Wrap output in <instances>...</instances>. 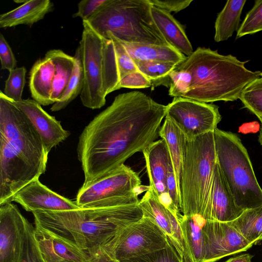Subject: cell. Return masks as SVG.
Returning <instances> with one entry per match:
<instances>
[{
  "mask_svg": "<svg viewBox=\"0 0 262 262\" xmlns=\"http://www.w3.org/2000/svg\"><path fill=\"white\" fill-rule=\"evenodd\" d=\"M166 112V105L139 91L116 96L79 137L77 151L83 184L111 172L155 142Z\"/></svg>",
  "mask_w": 262,
  "mask_h": 262,
  "instance_id": "6da1fadb",
  "label": "cell"
},
{
  "mask_svg": "<svg viewBox=\"0 0 262 262\" xmlns=\"http://www.w3.org/2000/svg\"><path fill=\"white\" fill-rule=\"evenodd\" d=\"M49 153L26 115L0 92V205L46 170Z\"/></svg>",
  "mask_w": 262,
  "mask_h": 262,
  "instance_id": "7a4b0ae2",
  "label": "cell"
},
{
  "mask_svg": "<svg viewBox=\"0 0 262 262\" xmlns=\"http://www.w3.org/2000/svg\"><path fill=\"white\" fill-rule=\"evenodd\" d=\"M35 227L87 253H98L120 231L143 217L139 203L32 212Z\"/></svg>",
  "mask_w": 262,
  "mask_h": 262,
  "instance_id": "3957f363",
  "label": "cell"
},
{
  "mask_svg": "<svg viewBox=\"0 0 262 262\" xmlns=\"http://www.w3.org/2000/svg\"><path fill=\"white\" fill-rule=\"evenodd\" d=\"M232 55L199 47L178 67L188 71L191 82L183 98L207 103L233 101L244 89L261 76L260 71L247 69L245 64Z\"/></svg>",
  "mask_w": 262,
  "mask_h": 262,
  "instance_id": "277c9868",
  "label": "cell"
},
{
  "mask_svg": "<svg viewBox=\"0 0 262 262\" xmlns=\"http://www.w3.org/2000/svg\"><path fill=\"white\" fill-rule=\"evenodd\" d=\"M79 48L83 72L80 95L83 106L100 108L110 93L119 90L120 81L115 47L112 40L97 33L85 20Z\"/></svg>",
  "mask_w": 262,
  "mask_h": 262,
  "instance_id": "5b68a950",
  "label": "cell"
},
{
  "mask_svg": "<svg viewBox=\"0 0 262 262\" xmlns=\"http://www.w3.org/2000/svg\"><path fill=\"white\" fill-rule=\"evenodd\" d=\"M148 0H108L86 21L99 35L122 42L170 46L156 25Z\"/></svg>",
  "mask_w": 262,
  "mask_h": 262,
  "instance_id": "8992f818",
  "label": "cell"
},
{
  "mask_svg": "<svg viewBox=\"0 0 262 262\" xmlns=\"http://www.w3.org/2000/svg\"><path fill=\"white\" fill-rule=\"evenodd\" d=\"M216 156L213 132L187 141L181 178V212L210 220L208 208Z\"/></svg>",
  "mask_w": 262,
  "mask_h": 262,
  "instance_id": "52a82bcc",
  "label": "cell"
},
{
  "mask_svg": "<svg viewBox=\"0 0 262 262\" xmlns=\"http://www.w3.org/2000/svg\"><path fill=\"white\" fill-rule=\"evenodd\" d=\"M213 134L216 162L236 204L243 210L262 205V189L241 140L236 134L218 128Z\"/></svg>",
  "mask_w": 262,
  "mask_h": 262,
  "instance_id": "ba28073f",
  "label": "cell"
},
{
  "mask_svg": "<svg viewBox=\"0 0 262 262\" xmlns=\"http://www.w3.org/2000/svg\"><path fill=\"white\" fill-rule=\"evenodd\" d=\"M148 188L141 185L137 173L123 164L98 179L83 184L75 202L82 208L137 204L140 201L138 195Z\"/></svg>",
  "mask_w": 262,
  "mask_h": 262,
  "instance_id": "9c48e42d",
  "label": "cell"
},
{
  "mask_svg": "<svg viewBox=\"0 0 262 262\" xmlns=\"http://www.w3.org/2000/svg\"><path fill=\"white\" fill-rule=\"evenodd\" d=\"M169 243L164 231L143 216L120 231L102 249L115 261L122 262L164 248Z\"/></svg>",
  "mask_w": 262,
  "mask_h": 262,
  "instance_id": "30bf717a",
  "label": "cell"
},
{
  "mask_svg": "<svg viewBox=\"0 0 262 262\" xmlns=\"http://www.w3.org/2000/svg\"><path fill=\"white\" fill-rule=\"evenodd\" d=\"M166 116L175 123L188 141L214 132L222 118L217 105L181 97H174L166 105Z\"/></svg>",
  "mask_w": 262,
  "mask_h": 262,
  "instance_id": "8fae6325",
  "label": "cell"
},
{
  "mask_svg": "<svg viewBox=\"0 0 262 262\" xmlns=\"http://www.w3.org/2000/svg\"><path fill=\"white\" fill-rule=\"evenodd\" d=\"M203 232L205 262H215L224 257L246 251L253 246L228 222L207 220Z\"/></svg>",
  "mask_w": 262,
  "mask_h": 262,
  "instance_id": "7c38bea8",
  "label": "cell"
},
{
  "mask_svg": "<svg viewBox=\"0 0 262 262\" xmlns=\"http://www.w3.org/2000/svg\"><path fill=\"white\" fill-rule=\"evenodd\" d=\"M149 181V186L158 196L161 202L178 220L181 215L169 198L167 190V180L172 165L167 144L161 139L152 143L143 151Z\"/></svg>",
  "mask_w": 262,
  "mask_h": 262,
  "instance_id": "4fadbf2b",
  "label": "cell"
},
{
  "mask_svg": "<svg viewBox=\"0 0 262 262\" xmlns=\"http://www.w3.org/2000/svg\"><path fill=\"white\" fill-rule=\"evenodd\" d=\"M0 206V262H18L23 249L27 219L11 202Z\"/></svg>",
  "mask_w": 262,
  "mask_h": 262,
  "instance_id": "5bb4252c",
  "label": "cell"
},
{
  "mask_svg": "<svg viewBox=\"0 0 262 262\" xmlns=\"http://www.w3.org/2000/svg\"><path fill=\"white\" fill-rule=\"evenodd\" d=\"M139 205L143 216L155 223L166 234L183 259L185 243L180 223L177 217L161 202L158 196L149 186Z\"/></svg>",
  "mask_w": 262,
  "mask_h": 262,
  "instance_id": "9a60e30c",
  "label": "cell"
},
{
  "mask_svg": "<svg viewBox=\"0 0 262 262\" xmlns=\"http://www.w3.org/2000/svg\"><path fill=\"white\" fill-rule=\"evenodd\" d=\"M19 204L27 211H61L80 208L76 202L61 196L43 185L39 179L34 180L19 190L12 202Z\"/></svg>",
  "mask_w": 262,
  "mask_h": 262,
  "instance_id": "2e32d148",
  "label": "cell"
},
{
  "mask_svg": "<svg viewBox=\"0 0 262 262\" xmlns=\"http://www.w3.org/2000/svg\"><path fill=\"white\" fill-rule=\"evenodd\" d=\"M12 102L31 122L39 135L48 153L70 135V132L62 127L60 121L49 115L34 99H22L20 101Z\"/></svg>",
  "mask_w": 262,
  "mask_h": 262,
  "instance_id": "e0dca14e",
  "label": "cell"
},
{
  "mask_svg": "<svg viewBox=\"0 0 262 262\" xmlns=\"http://www.w3.org/2000/svg\"><path fill=\"white\" fill-rule=\"evenodd\" d=\"M243 211L236 204L228 184L216 162L208 208L210 220L222 222H231L237 218Z\"/></svg>",
  "mask_w": 262,
  "mask_h": 262,
  "instance_id": "ac0fdd59",
  "label": "cell"
},
{
  "mask_svg": "<svg viewBox=\"0 0 262 262\" xmlns=\"http://www.w3.org/2000/svg\"><path fill=\"white\" fill-rule=\"evenodd\" d=\"M35 237L46 262H88L90 258V255L84 251L35 227Z\"/></svg>",
  "mask_w": 262,
  "mask_h": 262,
  "instance_id": "d6986e66",
  "label": "cell"
},
{
  "mask_svg": "<svg viewBox=\"0 0 262 262\" xmlns=\"http://www.w3.org/2000/svg\"><path fill=\"white\" fill-rule=\"evenodd\" d=\"M50 0H29L15 9L0 15V28H7L18 25L32 26L42 20L53 9Z\"/></svg>",
  "mask_w": 262,
  "mask_h": 262,
  "instance_id": "ffe728a7",
  "label": "cell"
},
{
  "mask_svg": "<svg viewBox=\"0 0 262 262\" xmlns=\"http://www.w3.org/2000/svg\"><path fill=\"white\" fill-rule=\"evenodd\" d=\"M165 118L164 123L160 128L159 136L165 140L167 144L181 199V178L188 140L169 117L165 116Z\"/></svg>",
  "mask_w": 262,
  "mask_h": 262,
  "instance_id": "44dd1931",
  "label": "cell"
},
{
  "mask_svg": "<svg viewBox=\"0 0 262 262\" xmlns=\"http://www.w3.org/2000/svg\"><path fill=\"white\" fill-rule=\"evenodd\" d=\"M55 72V65L46 54L37 60L30 70L29 89L31 97L41 105L52 104L50 96Z\"/></svg>",
  "mask_w": 262,
  "mask_h": 262,
  "instance_id": "7402d4cb",
  "label": "cell"
},
{
  "mask_svg": "<svg viewBox=\"0 0 262 262\" xmlns=\"http://www.w3.org/2000/svg\"><path fill=\"white\" fill-rule=\"evenodd\" d=\"M152 19L168 42L186 57L190 56L193 48L182 25L169 12L151 6Z\"/></svg>",
  "mask_w": 262,
  "mask_h": 262,
  "instance_id": "603a6c76",
  "label": "cell"
},
{
  "mask_svg": "<svg viewBox=\"0 0 262 262\" xmlns=\"http://www.w3.org/2000/svg\"><path fill=\"white\" fill-rule=\"evenodd\" d=\"M120 42L134 61L169 62L179 65L186 58L170 46Z\"/></svg>",
  "mask_w": 262,
  "mask_h": 262,
  "instance_id": "cb8c5ba5",
  "label": "cell"
},
{
  "mask_svg": "<svg viewBox=\"0 0 262 262\" xmlns=\"http://www.w3.org/2000/svg\"><path fill=\"white\" fill-rule=\"evenodd\" d=\"M53 61L55 72L50 99L52 104L58 102L66 90L73 71L75 58L59 49H51L46 53Z\"/></svg>",
  "mask_w": 262,
  "mask_h": 262,
  "instance_id": "d4e9b609",
  "label": "cell"
},
{
  "mask_svg": "<svg viewBox=\"0 0 262 262\" xmlns=\"http://www.w3.org/2000/svg\"><path fill=\"white\" fill-rule=\"evenodd\" d=\"M246 0L227 1L215 22L214 40L223 41L231 37L240 26L241 15Z\"/></svg>",
  "mask_w": 262,
  "mask_h": 262,
  "instance_id": "484cf974",
  "label": "cell"
},
{
  "mask_svg": "<svg viewBox=\"0 0 262 262\" xmlns=\"http://www.w3.org/2000/svg\"><path fill=\"white\" fill-rule=\"evenodd\" d=\"M228 223L253 245L262 241V205L244 210Z\"/></svg>",
  "mask_w": 262,
  "mask_h": 262,
  "instance_id": "4316f807",
  "label": "cell"
},
{
  "mask_svg": "<svg viewBox=\"0 0 262 262\" xmlns=\"http://www.w3.org/2000/svg\"><path fill=\"white\" fill-rule=\"evenodd\" d=\"M138 70L151 83V90L163 85L169 88V75L179 65L169 62L134 61Z\"/></svg>",
  "mask_w": 262,
  "mask_h": 262,
  "instance_id": "83f0119b",
  "label": "cell"
},
{
  "mask_svg": "<svg viewBox=\"0 0 262 262\" xmlns=\"http://www.w3.org/2000/svg\"><path fill=\"white\" fill-rule=\"evenodd\" d=\"M74 56L75 62L72 75L60 99L52 104L51 107L52 112L63 109L81 93L83 85V72L78 47Z\"/></svg>",
  "mask_w": 262,
  "mask_h": 262,
  "instance_id": "f1b7e54d",
  "label": "cell"
},
{
  "mask_svg": "<svg viewBox=\"0 0 262 262\" xmlns=\"http://www.w3.org/2000/svg\"><path fill=\"white\" fill-rule=\"evenodd\" d=\"M239 99L258 118L262 117V76L249 84Z\"/></svg>",
  "mask_w": 262,
  "mask_h": 262,
  "instance_id": "f546056e",
  "label": "cell"
},
{
  "mask_svg": "<svg viewBox=\"0 0 262 262\" xmlns=\"http://www.w3.org/2000/svg\"><path fill=\"white\" fill-rule=\"evenodd\" d=\"M27 70L24 66L16 67L9 71V75L5 81L3 91L4 95L12 101H21L26 83Z\"/></svg>",
  "mask_w": 262,
  "mask_h": 262,
  "instance_id": "4dcf8cb0",
  "label": "cell"
},
{
  "mask_svg": "<svg viewBox=\"0 0 262 262\" xmlns=\"http://www.w3.org/2000/svg\"><path fill=\"white\" fill-rule=\"evenodd\" d=\"M262 31V0H256L237 31L236 39Z\"/></svg>",
  "mask_w": 262,
  "mask_h": 262,
  "instance_id": "1f68e13d",
  "label": "cell"
},
{
  "mask_svg": "<svg viewBox=\"0 0 262 262\" xmlns=\"http://www.w3.org/2000/svg\"><path fill=\"white\" fill-rule=\"evenodd\" d=\"M18 262H46L35 237V227L27 219L21 255Z\"/></svg>",
  "mask_w": 262,
  "mask_h": 262,
  "instance_id": "d6a6232c",
  "label": "cell"
},
{
  "mask_svg": "<svg viewBox=\"0 0 262 262\" xmlns=\"http://www.w3.org/2000/svg\"><path fill=\"white\" fill-rule=\"evenodd\" d=\"M105 38L111 39L114 43L120 80L126 75L139 71L134 60L117 38L110 32L106 33Z\"/></svg>",
  "mask_w": 262,
  "mask_h": 262,
  "instance_id": "836d02e7",
  "label": "cell"
},
{
  "mask_svg": "<svg viewBox=\"0 0 262 262\" xmlns=\"http://www.w3.org/2000/svg\"><path fill=\"white\" fill-rule=\"evenodd\" d=\"M122 262H184V260L169 241L168 245L164 248Z\"/></svg>",
  "mask_w": 262,
  "mask_h": 262,
  "instance_id": "e575fe53",
  "label": "cell"
},
{
  "mask_svg": "<svg viewBox=\"0 0 262 262\" xmlns=\"http://www.w3.org/2000/svg\"><path fill=\"white\" fill-rule=\"evenodd\" d=\"M169 77L170 84L169 95L173 97H184L188 92L190 86L192 79L190 73L177 67L170 73Z\"/></svg>",
  "mask_w": 262,
  "mask_h": 262,
  "instance_id": "d590c367",
  "label": "cell"
},
{
  "mask_svg": "<svg viewBox=\"0 0 262 262\" xmlns=\"http://www.w3.org/2000/svg\"><path fill=\"white\" fill-rule=\"evenodd\" d=\"M108 0H82L77 4V11L72 16L80 17L82 21L88 20L98 11Z\"/></svg>",
  "mask_w": 262,
  "mask_h": 262,
  "instance_id": "8d00e7d4",
  "label": "cell"
},
{
  "mask_svg": "<svg viewBox=\"0 0 262 262\" xmlns=\"http://www.w3.org/2000/svg\"><path fill=\"white\" fill-rule=\"evenodd\" d=\"M151 86L149 79L139 71L131 73L123 78L119 82V89L122 88L141 89Z\"/></svg>",
  "mask_w": 262,
  "mask_h": 262,
  "instance_id": "74e56055",
  "label": "cell"
},
{
  "mask_svg": "<svg viewBox=\"0 0 262 262\" xmlns=\"http://www.w3.org/2000/svg\"><path fill=\"white\" fill-rule=\"evenodd\" d=\"M0 60L2 70L10 71L16 68L17 60L2 33L0 34Z\"/></svg>",
  "mask_w": 262,
  "mask_h": 262,
  "instance_id": "f35d334b",
  "label": "cell"
},
{
  "mask_svg": "<svg viewBox=\"0 0 262 262\" xmlns=\"http://www.w3.org/2000/svg\"><path fill=\"white\" fill-rule=\"evenodd\" d=\"M151 6L169 13L179 12L188 7L193 0H148Z\"/></svg>",
  "mask_w": 262,
  "mask_h": 262,
  "instance_id": "ab89813d",
  "label": "cell"
},
{
  "mask_svg": "<svg viewBox=\"0 0 262 262\" xmlns=\"http://www.w3.org/2000/svg\"><path fill=\"white\" fill-rule=\"evenodd\" d=\"M88 262H117L102 248L98 253L90 256Z\"/></svg>",
  "mask_w": 262,
  "mask_h": 262,
  "instance_id": "60d3db41",
  "label": "cell"
},
{
  "mask_svg": "<svg viewBox=\"0 0 262 262\" xmlns=\"http://www.w3.org/2000/svg\"><path fill=\"white\" fill-rule=\"evenodd\" d=\"M253 256L249 253L243 254L231 257L225 262H252Z\"/></svg>",
  "mask_w": 262,
  "mask_h": 262,
  "instance_id": "b9f144b4",
  "label": "cell"
},
{
  "mask_svg": "<svg viewBox=\"0 0 262 262\" xmlns=\"http://www.w3.org/2000/svg\"><path fill=\"white\" fill-rule=\"evenodd\" d=\"M258 141L262 147V127L260 128L258 135Z\"/></svg>",
  "mask_w": 262,
  "mask_h": 262,
  "instance_id": "7bdbcfd3",
  "label": "cell"
},
{
  "mask_svg": "<svg viewBox=\"0 0 262 262\" xmlns=\"http://www.w3.org/2000/svg\"><path fill=\"white\" fill-rule=\"evenodd\" d=\"M261 122V125H262V117L258 118ZM262 127V126H261Z\"/></svg>",
  "mask_w": 262,
  "mask_h": 262,
  "instance_id": "ee69618b",
  "label": "cell"
},
{
  "mask_svg": "<svg viewBox=\"0 0 262 262\" xmlns=\"http://www.w3.org/2000/svg\"><path fill=\"white\" fill-rule=\"evenodd\" d=\"M61 262H70V261H62Z\"/></svg>",
  "mask_w": 262,
  "mask_h": 262,
  "instance_id": "f6af8a7d",
  "label": "cell"
},
{
  "mask_svg": "<svg viewBox=\"0 0 262 262\" xmlns=\"http://www.w3.org/2000/svg\"><path fill=\"white\" fill-rule=\"evenodd\" d=\"M261 76H262V74H261Z\"/></svg>",
  "mask_w": 262,
  "mask_h": 262,
  "instance_id": "bcb514c9",
  "label": "cell"
}]
</instances>
